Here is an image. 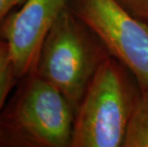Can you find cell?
<instances>
[{
  "label": "cell",
  "mask_w": 148,
  "mask_h": 147,
  "mask_svg": "<svg viewBox=\"0 0 148 147\" xmlns=\"http://www.w3.org/2000/svg\"><path fill=\"white\" fill-rule=\"evenodd\" d=\"M69 0H25L0 24V38L8 43L17 79L34 74L43 43Z\"/></svg>",
  "instance_id": "5"
},
{
  "label": "cell",
  "mask_w": 148,
  "mask_h": 147,
  "mask_svg": "<svg viewBox=\"0 0 148 147\" xmlns=\"http://www.w3.org/2000/svg\"><path fill=\"white\" fill-rule=\"evenodd\" d=\"M121 67L111 55L97 67L75 111L70 147L123 146L136 96Z\"/></svg>",
  "instance_id": "3"
},
{
  "label": "cell",
  "mask_w": 148,
  "mask_h": 147,
  "mask_svg": "<svg viewBox=\"0 0 148 147\" xmlns=\"http://www.w3.org/2000/svg\"><path fill=\"white\" fill-rule=\"evenodd\" d=\"M69 7L140 86L148 89V24L115 0H69Z\"/></svg>",
  "instance_id": "4"
},
{
  "label": "cell",
  "mask_w": 148,
  "mask_h": 147,
  "mask_svg": "<svg viewBox=\"0 0 148 147\" xmlns=\"http://www.w3.org/2000/svg\"><path fill=\"white\" fill-rule=\"evenodd\" d=\"M75 114L56 87L32 74L2 112L0 145L71 146Z\"/></svg>",
  "instance_id": "1"
},
{
  "label": "cell",
  "mask_w": 148,
  "mask_h": 147,
  "mask_svg": "<svg viewBox=\"0 0 148 147\" xmlns=\"http://www.w3.org/2000/svg\"><path fill=\"white\" fill-rule=\"evenodd\" d=\"M129 118L123 147H148V89L140 86Z\"/></svg>",
  "instance_id": "6"
},
{
  "label": "cell",
  "mask_w": 148,
  "mask_h": 147,
  "mask_svg": "<svg viewBox=\"0 0 148 147\" xmlns=\"http://www.w3.org/2000/svg\"><path fill=\"white\" fill-rule=\"evenodd\" d=\"M16 79H18L9 45L5 40L0 39V121L5 101Z\"/></svg>",
  "instance_id": "7"
},
{
  "label": "cell",
  "mask_w": 148,
  "mask_h": 147,
  "mask_svg": "<svg viewBox=\"0 0 148 147\" xmlns=\"http://www.w3.org/2000/svg\"><path fill=\"white\" fill-rule=\"evenodd\" d=\"M133 16L148 24V0H115Z\"/></svg>",
  "instance_id": "8"
},
{
  "label": "cell",
  "mask_w": 148,
  "mask_h": 147,
  "mask_svg": "<svg viewBox=\"0 0 148 147\" xmlns=\"http://www.w3.org/2000/svg\"><path fill=\"white\" fill-rule=\"evenodd\" d=\"M109 55L68 5L43 43L34 74L56 87L75 113L97 67Z\"/></svg>",
  "instance_id": "2"
},
{
  "label": "cell",
  "mask_w": 148,
  "mask_h": 147,
  "mask_svg": "<svg viewBox=\"0 0 148 147\" xmlns=\"http://www.w3.org/2000/svg\"><path fill=\"white\" fill-rule=\"evenodd\" d=\"M25 0H0V24L15 6L23 4Z\"/></svg>",
  "instance_id": "9"
}]
</instances>
